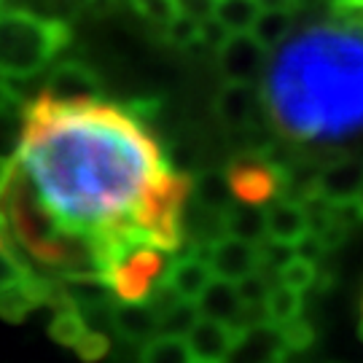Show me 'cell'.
I'll list each match as a JSON object with an SVG mask.
<instances>
[{
    "label": "cell",
    "mask_w": 363,
    "mask_h": 363,
    "mask_svg": "<svg viewBox=\"0 0 363 363\" xmlns=\"http://www.w3.org/2000/svg\"><path fill=\"white\" fill-rule=\"evenodd\" d=\"M16 100V91H13V84L9 76H3L0 73V111L6 108V105H11Z\"/></svg>",
    "instance_id": "23"
},
{
    "label": "cell",
    "mask_w": 363,
    "mask_h": 363,
    "mask_svg": "<svg viewBox=\"0 0 363 363\" xmlns=\"http://www.w3.org/2000/svg\"><path fill=\"white\" fill-rule=\"evenodd\" d=\"M216 274L210 269L208 259L202 253H191V256H181V259H172L167 264V269L162 274V280L167 283L181 298H191L196 301L199 294L208 288V283Z\"/></svg>",
    "instance_id": "10"
},
{
    "label": "cell",
    "mask_w": 363,
    "mask_h": 363,
    "mask_svg": "<svg viewBox=\"0 0 363 363\" xmlns=\"http://www.w3.org/2000/svg\"><path fill=\"white\" fill-rule=\"evenodd\" d=\"M261 103V91L253 89V84L242 81H229V86H223L218 94V116L229 127H245L247 121L256 113V105Z\"/></svg>",
    "instance_id": "13"
},
{
    "label": "cell",
    "mask_w": 363,
    "mask_h": 363,
    "mask_svg": "<svg viewBox=\"0 0 363 363\" xmlns=\"http://www.w3.org/2000/svg\"><path fill=\"white\" fill-rule=\"evenodd\" d=\"M111 328L121 339L143 345L159 334V312L148 298H113L111 301Z\"/></svg>",
    "instance_id": "7"
},
{
    "label": "cell",
    "mask_w": 363,
    "mask_h": 363,
    "mask_svg": "<svg viewBox=\"0 0 363 363\" xmlns=\"http://www.w3.org/2000/svg\"><path fill=\"white\" fill-rule=\"evenodd\" d=\"M0 11H3V0H0Z\"/></svg>",
    "instance_id": "26"
},
{
    "label": "cell",
    "mask_w": 363,
    "mask_h": 363,
    "mask_svg": "<svg viewBox=\"0 0 363 363\" xmlns=\"http://www.w3.org/2000/svg\"><path fill=\"white\" fill-rule=\"evenodd\" d=\"M33 274L38 272L27 264V259L22 256L19 245H16V240H13L11 229H9V223L0 216V294L19 286V283H25L27 277H33Z\"/></svg>",
    "instance_id": "15"
},
{
    "label": "cell",
    "mask_w": 363,
    "mask_h": 363,
    "mask_svg": "<svg viewBox=\"0 0 363 363\" xmlns=\"http://www.w3.org/2000/svg\"><path fill=\"white\" fill-rule=\"evenodd\" d=\"M202 256L208 259L210 269H213L216 277L232 280V283L242 280L247 274L259 272V267H261L259 242H250V240L234 237V234L210 240Z\"/></svg>",
    "instance_id": "5"
},
{
    "label": "cell",
    "mask_w": 363,
    "mask_h": 363,
    "mask_svg": "<svg viewBox=\"0 0 363 363\" xmlns=\"http://www.w3.org/2000/svg\"><path fill=\"white\" fill-rule=\"evenodd\" d=\"M91 3H108V6H111V3H113V0H91Z\"/></svg>",
    "instance_id": "25"
},
{
    "label": "cell",
    "mask_w": 363,
    "mask_h": 363,
    "mask_svg": "<svg viewBox=\"0 0 363 363\" xmlns=\"http://www.w3.org/2000/svg\"><path fill=\"white\" fill-rule=\"evenodd\" d=\"M229 186L234 199L250 202V205H267L280 189V175L264 162H240L229 169Z\"/></svg>",
    "instance_id": "8"
},
{
    "label": "cell",
    "mask_w": 363,
    "mask_h": 363,
    "mask_svg": "<svg viewBox=\"0 0 363 363\" xmlns=\"http://www.w3.org/2000/svg\"><path fill=\"white\" fill-rule=\"evenodd\" d=\"M11 183H13V159L0 156V199L9 194Z\"/></svg>",
    "instance_id": "22"
},
{
    "label": "cell",
    "mask_w": 363,
    "mask_h": 363,
    "mask_svg": "<svg viewBox=\"0 0 363 363\" xmlns=\"http://www.w3.org/2000/svg\"><path fill=\"white\" fill-rule=\"evenodd\" d=\"M261 100L298 143H342L363 132V0H339L269 52Z\"/></svg>",
    "instance_id": "2"
},
{
    "label": "cell",
    "mask_w": 363,
    "mask_h": 363,
    "mask_svg": "<svg viewBox=\"0 0 363 363\" xmlns=\"http://www.w3.org/2000/svg\"><path fill=\"white\" fill-rule=\"evenodd\" d=\"M132 9L143 16L145 22H151L154 27H167L175 16H178V3L175 0H130Z\"/></svg>",
    "instance_id": "21"
},
{
    "label": "cell",
    "mask_w": 363,
    "mask_h": 363,
    "mask_svg": "<svg viewBox=\"0 0 363 363\" xmlns=\"http://www.w3.org/2000/svg\"><path fill=\"white\" fill-rule=\"evenodd\" d=\"M140 358L145 363H183L191 361L189 355V347H186V339L183 337H172V334H164L159 331L154 337L140 345Z\"/></svg>",
    "instance_id": "19"
},
{
    "label": "cell",
    "mask_w": 363,
    "mask_h": 363,
    "mask_svg": "<svg viewBox=\"0 0 363 363\" xmlns=\"http://www.w3.org/2000/svg\"><path fill=\"white\" fill-rule=\"evenodd\" d=\"M202 315H199V307L191 298H178L175 304H169L167 310L159 315V331L164 334H172V337H183L196 325Z\"/></svg>",
    "instance_id": "20"
},
{
    "label": "cell",
    "mask_w": 363,
    "mask_h": 363,
    "mask_svg": "<svg viewBox=\"0 0 363 363\" xmlns=\"http://www.w3.org/2000/svg\"><path fill=\"white\" fill-rule=\"evenodd\" d=\"M186 199L189 181L130 108L43 91L25 108L0 216L38 274L145 298L183 242Z\"/></svg>",
    "instance_id": "1"
},
{
    "label": "cell",
    "mask_w": 363,
    "mask_h": 363,
    "mask_svg": "<svg viewBox=\"0 0 363 363\" xmlns=\"http://www.w3.org/2000/svg\"><path fill=\"white\" fill-rule=\"evenodd\" d=\"M294 30V13L291 9H261L256 22L250 27V33L272 52L280 40L288 38V33Z\"/></svg>",
    "instance_id": "17"
},
{
    "label": "cell",
    "mask_w": 363,
    "mask_h": 363,
    "mask_svg": "<svg viewBox=\"0 0 363 363\" xmlns=\"http://www.w3.org/2000/svg\"><path fill=\"white\" fill-rule=\"evenodd\" d=\"M267 213V240L296 245L301 237L310 234V213L294 199H277Z\"/></svg>",
    "instance_id": "12"
},
{
    "label": "cell",
    "mask_w": 363,
    "mask_h": 363,
    "mask_svg": "<svg viewBox=\"0 0 363 363\" xmlns=\"http://www.w3.org/2000/svg\"><path fill=\"white\" fill-rule=\"evenodd\" d=\"M46 94H52L57 100H86L100 94V78L94 76V70L81 62H60L49 76Z\"/></svg>",
    "instance_id": "11"
},
{
    "label": "cell",
    "mask_w": 363,
    "mask_h": 363,
    "mask_svg": "<svg viewBox=\"0 0 363 363\" xmlns=\"http://www.w3.org/2000/svg\"><path fill=\"white\" fill-rule=\"evenodd\" d=\"M269 62V49L261 43L250 30L247 33H229L218 43V67L226 81L256 84Z\"/></svg>",
    "instance_id": "4"
},
{
    "label": "cell",
    "mask_w": 363,
    "mask_h": 363,
    "mask_svg": "<svg viewBox=\"0 0 363 363\" xmlns=\"http://www.w3.org/2000/svg\"><path fill=\"white\" fill-rule=\"evenodd\" d=\"M223 232L242 237L250 242H259L267 237V213L264 205H250L234 199L229 208L223 210Z\"/></svg>",
    "instance_id": "14"
},
{
    "label": "cell",
    "mask_w": 363,
    "mask_h": 363,
    "mask_svg": "<svg viewBox=\"0 0 363 363\" xmlns=\"http://www.w3.org/2000/svg\"><path fill=\"white\" fill-rule=\"evenodd\" d=\"M339 0H294V6H301V9H331V6H337Z\"/></svg>",
    "instance_id": "24"
},
{
    "label": "cell",
    "mask_w": 363,
    "mask_h": 363,
    "mask_svg": "<svg viewBox=\"0 0 363 363\" xmlns=\"http://www.w3.org/2000/svg\"><path fill=\"white\" fill-rule=\"evenodd\" d=\"M196 307H199L202 318H213V320L229 323L234 328H240V320L247 315L245 304L240 298V291H237V283L223 280V277L210 280L208 288L196 298Z\"/></svg>",
    "instance_id": "9"
},
{
    "label": "cell",
    "mask_w": 363,
    "mask_h": 363,
    "mask_svg": "<svg viewBox=\"0 0 363 363\" xmlns=\"http://www.w3.org/2000/svg\"><path fill=\"white\" fill-rule=\"evenodd\" d=\"M237 334H240V328H234V325L213 320V318H199L194 328L186 334V347H189L191 361L218 363L232 358Z\"/></svg>",
    "instance_id": "6"
},
{
    "label": "cell",
    "mask_w": 363,
    "mask_h": 363,
    "mask_svg": "<svg viewBox=\"0 0 363 363\" xmlns=\"http://www.w3.org/2000/svg\"><path fill=\"white\" fill-rule=\"evenodd\" d=\"M70 30L62 19L30 11H0V73L16 81L38 76L65 49Z\"/></svg>",
    "instance_id": "3"
},
{
    "label": "cell",
    "mask_w": 363,
    "mask_h": 363,
    "mask_svg": "<svg viewBox=\"0 0 363 363\" xmlns=\"http://www.w3.org/2000/svg\"><path fill=\"white\" fill-rule=\"evenodd\" d=\"M261 11L259 0H216L213 19H218L226 33H247Z\"/></svg>",
    "instance_id": "18"
},
{
    "label": "cell",
    "mask_w": 363,
    "mask_h": 363,
    "mask_svg": "<svg viewBox=\"0 0 363 363\" xmlns=\"http://www.w3.org/2000/svg\"><path fill=\"white\" fill-rule=\"evenodd\" d=\"M189 196L194 199V205L213 213H223L234 202L232 186L226 175H216V172H205L189 183Z\"/></svg>",
    "instance_id": "16"
}]
</instances>
